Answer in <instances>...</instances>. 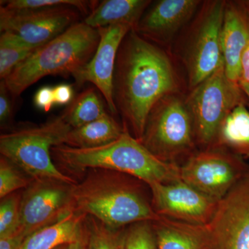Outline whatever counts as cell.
I'll list each match as a JSON object with an SVG mask.
<instances>
[{
  "mask_svg": "<svg viewBox=\"0 0 249 249\" xmlns=\"http://www.w3.org/2000/svg\"><path fill=\"white\" fill-rule=\"evenodd\" d=\"M175 88L169 59L134 29L125 36L116 57L113 101L133 137L140 141L152 108Z\"/></svg>",
  "mask_w": 249,
  "mask_h": 249,
  "instance_id": "6da1fadb",
  "label": "cell"
},
{
  "mask_svg": "<svg viewBox=\"0 0 249 249\" xmlns=\"http://www.w3.org/2000/svg\"><path fill=\"white\" fill-rule=\"evenodd\" d=\"M142 183L129 175L109 170L93 174L83 182L73 185V209L114 229L134 223L154 222L160 216L145 196Z\"/></svg>",
  "mask_w": 249,
  "mask_h": 249,
  "instance_id": "7a4b0ae2",
  "label": "cell"
},
{
  "mask_svg": "<svg viewBox=\"0 0 249 249\" xmlns=\"http://www.w3.org/2000/svg\"><path fill=\"white\" fill-rule=\"evenodd\" d=\"M52 153L69 169L109 170L137 178L148 186L181 180L180 165L160 160L126 129L119 138L102 146L61 145L53 147Z\"/></svg>",
  "mask_w": 249,
  "mask_h": 249,
  "instance_id": "3957f363",
  "label": "cell"
},
{
  "mask_svg": "<svg viewBox=\"0 0 249 249\" xmlns=\"http://www.w3.org/2000/svg\"><path fill=\"white\" fill-rule=\"evenodd\" d=\"M99 40L98 29L84 22H77L38 47L2 80L16 98L44 77L58 75L74 78L92 58Z\"/></svg>",
  "mask_w": 249,
  "mask_h": 249,
  "instance_id": "277c9868",
  "label": "cell"
},
{
  "mask_svg": "<svg viewBox=\"0 0 249 249\" xmlns=\"http://www.w3.org/2000/svg\"><path fill=\"white\" fill-rule=\"evenodd\" d=\"M72 127L62 116L37 127L1 134L0 152L34 179H49L75 185L52 160L53 147L66 144Z\"/></svg>",
  "mask_w": 249,
  "mask_h": 249,
  "instance_id": "5b68a950",
  "label": "cell"
},
{
  "mask_svg": "<svg viewBox=\"0 0 249 249\" xmlns=\"http://www.w3.org/2000/svg\"><path fill=\"white\" fill-rule=\"evenodd\" d=\"M195 135L188 106L168 95L152 108L140 142L160 160L178 164L177 160L193 148Z\"/></svg>",
  "mask_w": 249,
  "mask_h": 249,
  "instance_id": "8992f818",
  "label": "cell"
},
{
  "mask_svg": "<svg viewBox=\"0 0 249 249\" xmlns=\"http://www.w3.org/2000/svg\"><path fill=\"white\" fill-rule=\"evenodd\" d=\"M245 96L240 85L228 79L224 65L195 88L188 108L201 143L215 142L223 121L236 106L245 103Z\"/></svg>",
  "mask_w": 249,
  "mask_h": 249,
  "instance_id": "52a82bcc",
  "label": "cell"
},
{
  "mask_svg": "<svg viewBox=\"0 0 249 249\" xmlns=\"http://www.w3.org/2000/svg\"><path fill=\"white\" fill-rule=\"evenodd\" d=\"M249 169L242 157L212 149L191 156L180 165V175L183 182L219 201Z\"/></svg>",
  "mask_w": 249,
  "mask_h": 249,
  "instance_id": "ba28073f",
  "label": "cell"
},
{
  "mask_svg": "<svg viewBox=\"0 0 249 249\" xmlns=\"http://www.w3.org/2000/svg\"><path fill=\"white\" fill-rule=\"evenodd\" d=\"M73 186L54 180L34 179L21 196L19 232L27 237L73 211Z\"/></svg>",
  "mask_w": 249,
  "mask_h": 249,
  "instance_id": "9c48e42d",
  "label": "cell"
},
{
  "mask_svg": "<svg viewBox=\"0 0 249 249\" xmlns=\"http://www.w3.org/2000/svg\"><path fill=\"white\" fill-rule=\"evenodd\" d=\"M208 227L214 249H249V169L218 201Z\"/></svg>",
  "mask_w": 249,
  "mask_h": 249,
  "instance_id": "30bf717a",
  "label": "cell"
},
{
  "mask_svg": "<svg viewBox=\"0 0 249 249\" xmlns=\"http://www.w3.org/2000/svg\"><path fill=\"white\" fill-rule=\"evenodd\" d=\"M78 11L69 6L26 11L0 8V30L12 33L29 45L39 47L76 24Z\"/></svg>",
  "mask_w": 249,
  "mask_h": 249,
  "instance_id": "8fae6325",
  "label": "cell"
},
{
  "mask_svg": "<svg viewBox=\"0 0 249 249\" xmlns=\"http://www.w3.org/2000/svg\"><path fill=\"white\" fill-rule=\"evenodd\" d=\"M225 8L222 1L211 3L193 37L187 57L191 88H196L223 65L221 36Z\"/></svg>",
  "mask_w": 249,
  "mask_h": 249,
  "instance_id": "7c38bea8",
  "label": "cell"
},
{
  "mask_svg": "<svg viewBox=\"0 0 249 249\" xmlns=\"http://www.w3.org/2000/svg\"><path fill=\"white\" fill-rule=\"evenodd\" d=\"M156 213L190 224L208 225L213 217L218 201L183 182L157 183L149 186Z\"/></svg>",
  "mask_w": 249,
  "mask_h": 249,
  "instance_id": "4fadbf2b",
  "label": "cell"
},
{
  "mask_svg": "<svg viewBox=\"0 0 249 249\" xmlns=\"http://www.w3.org/2000/svg\"><path fill=\"white\" fill-rule=\"evenodd\" d=\"M133 28L128 24H118L98 29L100 40L92 58L74 77L77 84L92 83L107 103L112 114L117 111L113 101V78L116 57L123 40Z\"/></svg>",
  "mask_w": 249,
  "mask_h": 249,
  "instance_id": "5bb4252c",
  "label": "cell"
},
{
  "mask_svg": "<svg viewBox=\"0 0 249 249\" xmlns=\"http://www.w3.org/2000/svg\"><path fill=\"white\" fill-rule=\"evenodd\" d=\"M249 43V10L245 3L226 4L221 36L223 65L228 79L240 85L241 60Z\"/></svg>",
  "mask_w": 249,
  "mask_h": 249,
  "instance_id": "9a60e30c",
  "label": "cell"
},
{
  "mask_svg": "<svg viewBox=\"0 0 249 249\" xmlns=\"http://www.w3.org/2000/svg\"><path fill=\"white\" fill-rule=\"evenodd\" d=\"M152 224L156 249H214L208 225L180 222L162 216Z\"/></svg>",
  "mask_w": 249,
  "mask_h": 249,
  "instance_id": "2e32d148",
  "label": "cell"
},
{
  "mask_svg": "<svg viewBox=\"0 0 249 249\" xmlns=\"http://www.w3.org/2000/svg\"><path fill=\"white\" fill-rule=\"evenodd\" d=\"M198 4L195 0L157 1L141 18L135 30L152 38L169 35L191 17Z\"/></svg>",
  "mask_w": 249,
  "mask_h": 249,
  "instance_id": "e0dca14e",
  "label": "cell"
},
{
  "mask_svg": "<svg viewBox=\"0 0 249 249\" xmlns=\"http://www.w3.org/2000/svg\"><path fill=\"white\" fill-rule=\"evenodd\" d=\"M87 215L71 211L56 222L26 237L20 249H55L79 240L85 234Z\"/></svg>",
  "mask_w": 249,
  "mask_h": 249,
  "instance_id": "ac0fdd59",
  "label": "cell"
},
{
  "mask_svg": "<svg viewBox=\"0 0 249 249\" xmlns=\"http://www.w3.org/2000/svg\"><path fill=\"white\" fill-rule=\"evenodd\" d=\"M145 0H104L95 3L84 22L93 29L114 24H128L135 30L147 5Z\"/></svg>",
  "mask_w": 249,
  "mask_h": 249,
  "instance_id": "d6986e66",
  "label": "cell"
},
{
  "mask_svg": "<svg viewBox=\"0 0 249 249\" xmlns=\"http://www.w3.org/2000/svg\"><path fill=\"white\" fill-rule=\"evenodd\" d=\"M215 142L242 159H249V111L245 103L236 106L223 121Z\"/></svg>",
  "mask_w": 249,
  "mask_h": 249,
  "instance_id": "ffe728a7",
  "label": "cell"
},
{
  "mask_svg": "<svg viewBox=\"0 0 249 249\" xmlns=\"http://www.w3.org/2000/svg\"><path fill=\"white\" fill-rule=\"evenodd\" d=\"M124 130L107 113L98 120L72 128L65 145L78 148L102 146L119 138Z\"/></svg>",
  "mask_w": 249,
  "mask_h": 249,
  "instance_id": "44dd1931",
  "label": "cell"
},
{
  "mask_svg": "<svg viewBox=\"0 0 249 249\" xmlns=\"http://www.w3.org/2000/svg\"><path fill=\"white\" fill-rule=\"evenodd\" d=\"M107 114L102 100L92 88L85 89L70 103L62 114L72 128L81 127Z\"/></svg>",
  "mask_w": 249,
  "mask_h": 249,
  "instance_id": "7402d4cb",
  "label": "cell"
},
{
  "mask_svg": "<svg viewBox=\"0 0 249 249\" xmlns=\"http://www.w3.org/2000/svg\"><path fill=\"white\" fill-rule=\"evenodd\" d=\"M37 48L24 42L12 33L1 32L0 36L1 80L6 79L16 67L30 56Z\"/></svg>",
  "mask_w": 249,
  "mask_h": 249,
  "instance_id": "603a6c76",
  "label": "cell"
},
{
  "mask_svg": "<svg viewBox=\"0 0 249 249\" xmlns=\"http://www.w3.org/2000/svg\"><path fill=\"white\" fill-rule=\"evenodd\" d=\"M85 249H124V231L107 227L96 218H85Z\"/></svg>",
  "mask_w": 249,
  "mask_h": 249,
  "instance_id": "cb8c5ba5",
  "label": "cell"
},
{
  "mask_svg": "<svg viewBox=\"0 0 249 249\" xmlns=\"http://www.w3.org/2000/svg\"><path fill=\"white\" fill-rule=\"evenodd\" d=\"M92 2L82 0H9L1 1L0 8L9 11H26L69 6L87 14Z\"/></svg>",
  "mask_w": 249,
  "mask_h": 249,
  "instance_id": "d4e9b609",
  "label": "cell"
},
{
  "mask_svg": "<svg viewBox=\"0 0 249 249\" xmlns=\"http://www.w3.org/2000/svg\"><path fill=\"white\" fill-rule=\"evenodd\" d=\"M21 196L11 194L2 199L0 204V238L19 232L20 225Z\"/></svg>",
  "mask_w": 249,
  "mask_h": 249,
  "instance_id": "484cf974",
  "label": "cell"
},
{
  "mask_svg": "<svg viewBox=\"0 0 249 249\" xmlns=\"http://www.w3.org/2000/svg\"><path fill=\"white\" fill-rule=\"evenodd\" d=\"M124 249H156L152 222H140L129 225L124 232Z\"/></svg>",
  "mask_w": 249,
  "mask_h": 249,
  "instance_id": "4316f807",
  "label": "cell"
},
{
  "mask_svg": "<svg viewBox=\"0 0 249 249\" xmlns=\"http://www.w3.org/2000/svg\"><path fill=\"white\" fill-rule=\"evenodd\" d=\"M14 163L1 156L0 160V197L4 199L14 192L27 188V179L19 174Z\"/></svg>",
  "mask_w": 249,
  "mask_h": 249,
  "instance_id": "83f0119b",
  "label": "cell"
},
{
  "mask_svg": "<svg viewBox=\"0 0 249 249\" xmlns=\"http://www.w3.org/2000/svg\"><path fill=\"white\" fill-rule=\"evenodd\" d=\"M12 95L4 80L0 83V123L1 125L8 124L13 115Z\"/></svg>",
  "mask_w": 249,
  "mask_h": 249,
  "instance_id": "f1b7e54d",
  "label": "cell"
},
{
  "mask_svg": "<svg viewBox=\"0 0 249 249\" xmlns=\"http://www.w3.org/2000/svg\"><path fill=\"white\" fill-rule=\"evenodd\" d=\"M34 103L36 107L46 112L50 110L55 104L53 88L49 86L41 88L36 93Z\"/></svg>",
  "mask_w": 249,
  "mask_h": 249,
  "instance_id": "f546056e",
  "label": "cell"
},
{
  "mask_svg": "<svg viewBox=\"0 0 249 249\" xmlns=\"http://www.w3.org/2000/svg\"><path fill=\"white\" fill-rule=\"evenodd\" d=\"M55 104L59 106L70 104L73 101V89L71 85L60 84L53 88Z\"/></svg>",
  "mask_w": 249,
  "mask_h": 249,
  "instance_id": "4dcf8cb0",
  "label": "cell"
},
{
  "mask_svg": "<svg viewBox=\"0 0 249 249\" xmlns=\"http://www.w3.org/2000/svg\"><path fill=\"white\" fill-rule=\"evenodd\" d=\"M25 239L26 236L20 232L0 238V249H20Z\"/></svg>",
  "mask_w": 249,
  "mask_h": 249,
  "instance_id": "1f68e13d",
  "label": "cell"
},
{
  "mask_svg": "<svg viewBox=\"0 0 249 249\" xmlns=\"http://www.w3.org/2000/svg\"><path fill=\"white\" fill-rule=\"evenodd\" d=\"M249 84V43L242 54L241 60V76L240 82Z\"/></svg>",
  "mask_w": 249,
  "mask_h": 249,
  "instance_id": "d6a6232c",
  "label": "cell"
},
{
  "mask_svg": "<svg viewBox=\"0 0 249 249\" xmlns=\"http://www.w3.org/2000/svg\"><path fill=\"white\" fill-rule=\"evenodd\" d=\"M65 249H85V230L83 237L79 240L66 246Z\"/></svg>",
  "mask_w": 249,
  "mask_h": 249,
  "instance_id": "836d02e7",
  "label": "cell"
},
{
  "mask_svg": "<svg viewBox=\"0 0 249 249\" xmlns=\"http://www.w3.org/2000/svg\"><path fill=\"white\" fill-rule=\"evenodd\" d=\"M240 86L241 89L245 93L246 96L248 98L249 101V83H245V82H240Z\"/></svg>",
  "mask_w": 249,
  "mask_h": 249,
  "instance_id": "e575fe53",
  "label": "cell"
},
{
  "mask_svg": "<svg viewBox=\"0 0 249 249\" xmlns=\"http://www.w3.org/2000/svg\"><path fill=\"white\" fill-rule=\"evenodd\" d=\"M66 246L67 245L61 246V247H58V248L55 249H65V248H66Z\"/></svg>",
  "mask_w": 249,
  "mask_h": 249,
  "instance_id": "d590c367",
  "label": "cell"
},
{
  "mask_svg": "<svg viewBox=\"0 0 249 249\" xmlns=\"http://www.w3.org/2000/svg\"><path fill=\"white\" fill-rule=\"evenodd\" d=\"M245 4H246V6H247V8H248L249 10V2L248 3H245Z\"/></svg>",
  "mask_w": 249,
  "mask_h": 249,
  "instance_id": "8d00e7d4",
  "label": "cell"
}]
</instances>
